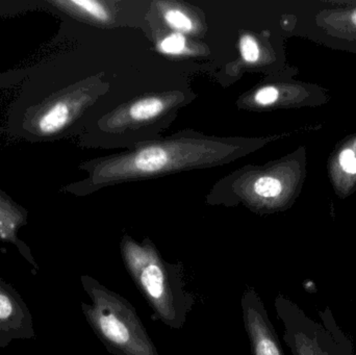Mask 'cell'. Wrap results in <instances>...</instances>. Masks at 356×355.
Listing matches in <instances>:
<instances>
[{
  "mask_svg": "<svg viewBox=\"0 0 356 355\" xmlns=\"http://www.w3.org/2000/svg\"><path fill=\"white\" fill-rule=\"evenodd\" d=\"M120 251L127 273L152 308V320L181 329L195 304L186 289L184 265L167 262L148 239L139 243L124 237Z\"/></svg>",
  "mask_w": 356,
  "mask_h": 355,
  "instance_id": "1",
  "label": "cell"
},
{
  "mask_svg": "<svg viewBox=\"0 0 356 355\" xmlns=\"http://www.w3.org/2000/svg\"><path fill=\"white\" fill-rule=\"evenodd\" d=\"M83 290L92 304L81 310L92 331L113 355H160L135 306L123 296L83 275Z\"/></svg>",
  "mask_w": 356,
  "mask_h": 355,
  "instance_id": "2",
  "label": "cell"
},
{
  "mask_svg": "<svg viewBox=\"0 0 356 355\" xmlns=\"http://www.w3.org/2000/svg\"><path fill=\"white\" fill-rule=\"evenodd\" d=\"M274 308L284 325L282 338L293 355H355L330 308L319 313L320 323L282 294L276 296Z\"/></svg>",
  "mask_w": 356,
  "mask_h": 355,
  "instance_id": "3",
  "label": "cell"
},
{
  "mask_svg": "<svg viewBox=\"0 0 356 355\" xmlns=\"http://www.w3.org/2000/svg\"><path fill=\"white\" fill-rule=\"evenodd\" d=\"M241 308L251 355H286L265 304L253 288L245 290Z\"/></svg>",
  "mask_w": 356,
  "mask_h": 355,
  "instance_id": "4",
  "label": "cell"
},
{
  "mask_svg": "<svg viewBox=\"0 0 356 355\" xmlns=\"http://www.w3.org/2000/svg\"><path fill=\"white\" fill-rule=\"evenodd\" d=\"M35 338L33 316L16 290L0 279V349Z\"/></svg>",
  "mask_w": 356,
  "mask_h": 355,
  "instance_id": "5",
  "label": "cell"
},
{
  "mask_svg": "<svg viewBox=\"0 0 356 355\" xmlns=\"http://www.w3.org/2000/svg\"><path fill=\"white\" fill-rule=\"evenodd\" d=\"M22 223V216L18 212H16L14 208L0 204V240L10 242V243L16 245L19 252L24 256L25 260L31 266L38 269L35 258H33V254H31L29 248L24 244L19 242L18 238H17V231H18L19 226Z\"/></svg>",
  "mask_w": 356,
  "mask_h": 355,
  "instance_id": "6",
  "label": "cell"
},
{
  "mask_svg": "<svg viewBox=\"0 0 356 355\" xmlns=\"http://www.w3.org/2000/svg\"><path fill=\"white\" fill-rule=\"evenodd\" d=\"M70 118L68 104L64 101H56L44 108L35 119V129L41 135H52L58 133Z\"/></svg>",
  "mask_w": 356,
  "mask_h": 355,
  "instance_id": "7",
  "label": "cell"
},
{
  "mask_svg": "<svg viewBox=\"0 0 356 355\" xmlns=\"http://www.w3.org/2000/svg\"><path fill=\"white\" fill-rule=\"evenodd\" d=\"M169 162V156L163 148H146L135 158L136 168L142 172H156L164 168Z\"/></svg>",
  "mask_w": 356,
  "mask_h": 355,
  "instance_id": "8",
  "label": "cell"
},
{
  "mask_svg": "<svg viewBox=\"0 0 356 355\" xmlns=\"http://www.w3.org/2000/svg\"><path fill=\"white\" fill-rule=\"evenodd\" d=\"M164 108V104L156 98H147L136 102L131 110L129 115L135 120H145L158 116Z\"/></svg>",
  "mask_w": 356,
  "mask_h": 355,
  "instance_id": "9",
  "label": "cell"
},
{
  "mask_svg": "<svg viewBox=\"0 0 356 355\" xmlns=\"http://www.w3.org/2000/svg\"><path fill=\"white\" fill-rule=\"evenodd\" d=\"M58 4L70 6L98 20L104 21L108 19V13L100 2L92 1V0H74V1L58 2Z\"/></svg>",
  "mask_w": 356,
  "mask_h": 355,
  "instance_id": "10",
  "label": "cell"
},
{
  "mask_svg": "<svg viewBox=\"0 0 356 355\" xmlns=\"http://www.w3.org/2000/svg\"><path fill=\"white\" fill-rule=\"evenodd\" d=\"M282 183L274 177H261L254 183V192L261 197H276L282 193Z\"/></svg>",
  "mask_w": 356,
  "mask_h": 355,
  "instance_id": "11",
  "label": "cell"
},
{
  "mask_svg": "<svg viewBox=\"0 0 356 355\" xmlns=\"http://www.w3.org/2000/svg\"><path fill=\"white\" fill-rule=\"evenodd\" d=\"M241 53L246 62L253 63L259 56V46L251 35H244L240 42Z\"/></svg>",
  "mask_w": 356,
  "mask_h": 355,
  "instance_id": "12",
  "label": "cell"
},
{
  "mask_svg": "<svg viewBox=\"0 0 356 355\" xmlns=\"http://www.w3.org/2000/svg\"><path fill=\"white\" fill-rule=\"evenodd\" d=\"M186 47V39L181 33H173L161 43V49L165 53L177 54L184 51Z\"/></svg>",
  "mask_w": 356,
  "mask_h": 355,
  "instance_id": "13",
  "label": "cell"
},
{
  "mask_svg": "<svg viewBox=\"0 0 356 355\" xmlns=\"http://www.w3.org/2000/svg\"><path fill=\"white\" fill-rule=\"evenodd\" d=\"M165 19L167 22L175 27V28L179 29L181 31H190L192 29V21L182 14L180 10H170L165 14Z\"/></svg>",
  "mask_w": 356,
  "mask_h": 355,
  "instance_id": "14",
  "label": "cell"
},
{
  "mask_svg": "<svg viewBox=\"0 0 356 355\" xmlns=\"http://www.w3.org/2000/svg\"><path fill=\"white\" fill-rule=\"evenodd\" d=\"M343 170L349 174H356V156L355 151L350 148L343 150L339 158Z\"/></svg>",
  "mask_w": 356,
  "mask_h": 355,
  "instance_id": "15",
  "label": "cell"
},
{
  "mask_svg": "<svg viewBox=\"0 0 356 355\" xmlns=\"http://www.w3.org/2000/svg\"><path fill=\"white\" fill-rule=\"evenodd\" d=\"M278 91L273 87H266L259 90L255 95V101L261 106H268L277 100Z\"/></svg>",
  "mask_w": 356,
  "mask_h": 355,
  "instance_id": "16",
  "label": "cell"
}]
</instances>
